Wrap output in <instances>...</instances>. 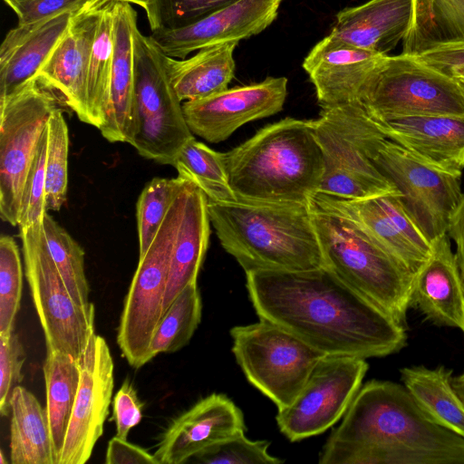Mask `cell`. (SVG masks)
Returning <instances> with one entry per match:
<instances>
[{"mask_svg":"<svg viewBox=\"0 0 464 464\" xmlns=\"http://www.w3.org/2000/svg\"><path fill=\"white\" fill-rule=\"evenodd\" d=\"M106 464H160L154 454L117 436L108 443Z\"/></svg>","mask_w":464,"mask_h":464,"instance_id":"obj_47","label":"cell"},{"mask_svg":"<svg viewBox=\"0 0 464 464\" xmlns=\"http://www.w3.org/2000/svg\"><path fill=\"white\" fill-rule=\"evenodd\" d=\"M80 365L81 380L58 464L86 463L109 414L113 361L103 337L92 335Z\"/></svg>","mask_w":464,"mask_h":464,"instance_id":"obj_16","label":"cell"},{"mask_svg":"<svg viewBox=\"0 0 464 464\" xmlns=\"http://www.w3.org/2000/svg\"><path fill=\"white\" fill-rule=\"evenodd\" d=\"M186 183L176 195L160 229L139 263L121 315L117 343L135 368L150 361V346L162 319L171 253L181 219Z\"/></svg>","mask_w":464,"mask_h":464,"instance_id":"obj_9","label":"cell"},{"mask_svg":"<svg viewBox=\"0 0 464 464\" xmlns=\"http://www.w3.org/2000/svg\"><path fill=\"white\" fill-rule=\"evenodd\" d=\"M232 352L247 381L277 407L290 405L324 355L285 328L260 319L230 330Z\"/></svg>","mask_w":464,"mask_h":464,"instance_id":"obj_10","label":"cell"},{"mask_svg":"<svg viewBox=\"0 0 464 464\" xmlns=\"http://www.w3.org/2000/svg\"><path fill=\"white\" fill-rule=\"evenodd\" d=\"M109 1L90 0L74 12L66 32L38 73L63 103L87 124L89 63L100 18Z\"/></svg>","mask_w":464,"mask_h":464,"instance_id":"obj_19","label":"cell"},{"mask_svg":"<svg viewBox=\"0 0 464 464\" xmlns=\"http://www.w3.org/2000/svg\"><path fill=\"white\" fill-rule=\"evenodd\" d=\"M142 402L133 385L126 380L112 401V419L116 423V436L127 440L130 430L140 422Z\"/></svg>","mask_w":464,"mask_h":464,"instance_id":"obj_45","label":"cell"},{"mask_svg":"<svg viewBox=\"0 0 464 464\" xmlns=\"http://www.w3.org/2000/svg\"><path fill=\"white\" fill-rule=\"evenodd\" d=\"M368 368L363 358L324 355L293 402L277 410L280 431L290 441H298L331 428L348 410Z\"/></svg>","mask_w":464,"mask_h":464,"instance_id":"obj_13","label":"cell"},{"mask_svg":"<svg viewBox=\"0 0 464 464\" xmlns=\"http://www.w3.org/2000/svg\"><path fill=\"white\" fill-rule=\"evenodd\" d=\"M208 198L193 182L187 180L181 219L173 244L162 317L179 293L197 283L208 250L210 235Z\"/></svg>","mask_w":464,"mask_h":464,"instance_id":"obj_27","label":"cell"},{"mask_svg":"<svg viewBox=\"0 0 464 464\" xmlns=\"http://www.w3.org/2000/svg\"><path fill=\"white\" fill-rule=\"evenodd\" d=\"M228 185L238 199L310 203L324 160L313 120L285 118L221 153Z\"/></svg>","mask_w":464,"mask_h":464,"instance_id":"obj_3","label":"cell"},{"mask_svg":"<svg viewBox=\"0 0 464 464\" xmlns=\"http://www.w3.org/2000/svg\"><path fill=\"white\" fill-rule=\"evenodd\" d=\"M0 463H1V464H5V463H7V460H5V459H4V454H3V452H2V451H1V460H0Z\"/></svg>","mask_w":464,"mask_h":464,"instance_id":"obj_51","label":"cell"},{"mask_svg":"<svg viewBox=\"0 0 464 464\" xmlns=\"http://www.w3.org/2000/svg\"><path fill=\"white\" fill-rule=\"evenodd\" d=\"M449 235L431 242L430 257L414 275L411 306L437 325L464 333V280Z\"/></svg>","mask_w":464,"mask_h":464,"instance_id":"obj_22","label":"cell"},{"mask_svg":"<svg viewBox=\"0 0 464 464\" xmlns=\"http://www.w3.org/2000/svg\"><path fill=\"white\" fill-rule=\"evenodd\" d=\"M47 249L73 301L94 309L89 300L90 286L84 271L82 247L47 212L42 221Z\"/></svg>","mask_w":464,"mask_h":464,"instance_id":"obj_35","label":"cell"},{"mask_svg":"<svg viewBox=\"0 0 464 464\" xmlns=\"http://www.w3.org/2000/svg\"><path fill=\"white\" fill-rule=\"evenodd\" d=\"M113 13V58L108 102L99 129L111 142L130 143L134 125V65L132 33L137 13L130 4L115 0Z\"/></svg>","mask_w":464,"mask_h":464,"instance_id":"obj_24","label":"cell"},{"mask_svg":"<svg viewBox=\"0 0 464 464\" xmlns=\"http://www.w3.org/2000/svg\"><path fill=\"white\" fill-rule=\"evenodd\" d=\"M237 44L232 42L208 46L185 59L166 55L167 68L179 100H198L227 90L235 74Z\"/></svg>","mask_w":464,"mask_h":464,"instance_id":"obj_28","label":"cell"},{"mask_svg":"<svg viewBox=\"0 0 464 464\" xmlns=\"http://www.w3.org/2000/svg\"><path fill=\"white\" fill-rule=\"evenodd\" d=\"M384 56L329 34L303 62L321 107L359 102L362 87Z\"/></svg>","mask_w":464,"mask_h":464,"instance_id":"obj_21","label":"cell"},{"mask_svg":"<svg viewBox=\"0 0 464 464\" xmlns=\"http://www.w3.org/2000/svg\"><path fill=\"white\" fill-rule=\"evenodd\" d=\"M313 121L324 160L319 193L350 199L400 193L372 162L388 138L360 102L321 107Z\"/></svg>","mask_w":464,"mask_h":464,"instance_id":"obj_6","label":"cell"},{"mask_svg":"<svg viewBox=\"0 0 464 464\" xmlns=\"http://www.w3.org/2000/svg\"><path fill=\"white\" fill-rule=\"evenodd\" d=\"M282 2L236 0L186 26L151 31L150 37L165 55L185 59L194 51L261 33L275 21Z\"/></svg>","mask_w":464,"mask_h":464,"instance_id":"obj_18","label":"cell"},{"mask_svg":"<svg viewBox=\"0 0 464 464\" xmlns=\"http://www.w3.org/2000/svg\"><path fill=\"white\" fill-rule=\"evenodd\" d=\"M58 102L59 94L38 75L0 100V215L12 226H18L26 176Z\"/></svg>","mask_w":464,"mask_h":464,"instance_id":"obj_11","label":"cell"},{"mask_svg":"<svg viewBox=\"0 0 464 464\" xmlns=\"http://www.w3.org/2000/svg\"><path fill=\"white\" fill-rule=\"evenodd\" d=\"M173 166L178 177L193 182L205 193L208 201L238 199L228 185L221 152L213 150L195 137L183 147Z\"/></svg>","mask_w":464,"mask_h":464,"instance_id":"obj_34","label":"cell"},{"mask_svg":"<svg viewBox=\"0 0 464 464\" xmlns=\"http://www.w3.org/2000/svg\"><path fill=\"white\" fill-rule=\"evenodd\" d=\"M90 0H25L5 4L15 13L18 24L46 20L66 11H74Z\"/></svg>","mask_w":464,"mask_h":464,"instance_id":"obj_44","label":"cell"},{"mask_svg":"<svg viewBox=\"0 0 464 464\" xmlns=\"http://www.w3.org/2000/svg\"><path fill=\"white\" fill-rule=\"evenodd\" d=\"M267 440H250L241 431L194 456L190 461L207 464H281L270 455Z\"/></svg>","mask_w":464,"mask_h":464,"instance_id":"obj_41","label":"cell"},{"mask_svg":"<svg viewBox=\"0 0 464 464\" xmlns=\"http://www.w3.org/2000/svg\"><path fill=\"white\" fill-rule=\"evenodd\" d=\"M119 1H125V2H128L130 4L137 5L140 6L141 8H143L145 10V8L147 7L150 0H119Z\"/></svg>","mask_w":464,"mask_h":464,"instance_id":"obj_50","label":"cell"},{"mask_svg":"<svg viewBox=\"0 0 464 464\" xmlns=\"http://www.w3.org/2000/svg\"><path fill=\"white\" fill-rule=\"evenodd\" d=\"M447 234L456 245L455 254L464 280V195L450 218Z\"/></svg>","mask_w":464,"mask_h":464,"instance_id":"obj_48","label":"cell"},{"mask_svg":"<svg viewBox=\"0 0 464 464\" xmlns=\"http://www.w3.org/2000/svg\"><path fill=\"white\" fill-rule=\"evenodd\" d=\"M415 57L464 87V45L439 47Z\"/></svg>","mask_w":464,"mask_h":464,"instance_id":"obj_46","label":"cell"},{"mask_svg":"<svg viewBox=\"0 0 464 464\" xmlns=\"http://www.w3.org/2000/svg\"><path fill=\"white\" fill-rule=\"evenodd\" d=\"M134 125L129 144L138 153L160 164H174L183 147L194 138L172 84L166 55L150 36L134 27Z\"/></svg>","mask_w":464,"mask_h":464,"instance_id":"obj_7","label":"cell"},{"mask_svg":"<svg viewBox=\"0 0 464 464\" xmlns=\"http://www.w3.org/2000/svg\"><path fill=\"white\" fill-rule=\"evenodd\" d=\"M452 386L464 401V375L460 374L456 377H452Z\"/></svg>","mask_w":464,"mask_h":464,"instance_id":"obj_49","label":"cell"},{"mask_svg":"<svg viewBox=\"0 0 464 464\" xmlns=\"http://www.w3.org/2000/svg\"><path fill=\"white\" fill-rule=\"evenodd\" d=\"M461 374H463V375H464V372H463Z\"/></svg>","mask_w":464,"mask_h":464,"instance_id":"obj_53","label":"cell"},{"mask_svg":"<svg viewBox=\"0 0 464 464\" xmlns=\"http://www.w3.org/2000/svg\"><path fill=\"white\" fill-rule=\"evenodd\" d=\"M23 292V269L18 246L7 235L0 238V335L14 333Z\"/></svg>","mask_w":464,"mask_h":464,"instance_id":"obj_39","label":"cell"},{"mask_svg":"<svg viewBox=\"0 0 464 464\" xmlns=\"http://www.w3.org/2000/svg\"><path fill=\"white\" fill-rule=\"evenodd\" d=\"M43 371L54 464H58L79 388L81 365L67 353L47 351Z\"/></svg>","mask_w":464,"mask_h":464,"instance_id":"obj_32","label":"cell"},{"mask_svg":"<svg viewBox=\"0 0 464 464\" xmlns=\"http://www.w3.org/2000/svg\"><path fill=\"white\" fill-rule=\"evenodd\" d=\"M312 210L324 266L405 324L415 274L352 220Z\"/></svg>","mask_w":464,"mask_h":464,"instance_id":"obj_5","label":"cell"},{"mask_svg":"<svg viewBox=\"0 0 464 464\" xmlns=\"http://www.w3.org/2000/svg\"><path fill=\"white\" fill-rule=\"evenodd\" d=\"M10 459L12 464H54L46 408L21 385L10 398Z\"/></svg>","mask_w":464,"mask_h":464,"instance_id":"obj_29","label":"cell"},{"mask_svg":"<svg viewBox=\"0 0 464 464\" xmlns=\"http://www.w3.org/2000/svg\"><path fill=\"white\" fill-rule=\"evenodd\" d=\"M5 3L6 2H9V1H14V2H19V1H25V0H3Z\"/></svg>","mask_w":464,"mask_h":464,"instance_id":"obj_52","label":"cell"},{"mask_svg":"<svg viewBox=\"0 0 464 464\" xmlns=\"http://www.w3.org/2000/svg\"><path fill=\"white\" fill-rule=\"evenodd\" d=\"M19 231L25 277L47 351H59L80 362L94 334V309L80 306L72 298L47 249L42 223Z\"/></svg>","mask_w":464,"mask_h":464,"instance_id":"obj_12","label":"cell"},{"mask_svg":"<svg viewBox=\"0 0 464 464\" xmlns=\"http://www.w3.org/2000/svg\"><path fill=\"white\" fill-rule=\"evenodd\" d=\"M464 45V0H412L402 53L419 55L445 46Z\"/></svg>","mask_w":464,"mask_h":464,"instance_id":"obj_30","label":"cell"},{"mask_svg":"<svg viewBox=\"0 0 464 464\" xmlns=\"http://www.w3.org/2000/svg\"><path fill=\"white\" fill-rule=\"evenodd\" d=\"M359 102L377 121L401 116H464V87L404 53L379 61L362 87Z\"/></svg>","mask_w":464,"mask_h":464,"instance_id":"obj_8","label":"cell"},{"mask_svg":"<svg viewBox=\"0 0 464 464\" xmlns=\"http://www.w3.org/2000/svg\"><path fill=\"white\" fill-rule=\"evenodd\" d=\"M287 95L285 77L227 89L206 98L184 102L187 124L193 134L218 143L246 122L282 111Z\"/></svg>","mask_w":464,"mask_h":464,"instance_id":"obj_17","label":"cell"},{"mask_svg":"<svg viewBox=\"0 0 464 464\" xmlns=\"http://www.w3.org/2000/svg\"><path fill=\"white\" fill-rule=\"evenodd\" d=\"M372 162L397 188L402 205L431 243L448 231L463 193L459 175L430 166L386 140Z\"/></svg>","mask_w":464,"mask_h":464,"instance_id":"obj_14","label":"cell"},{"mask_svg":"<svg viewBox=\"0 0 464 464\" xmlns=\"http://www.w3.org/2000/svg\"><path fill=\"white\" fill-rule=\"evenodd\" d=\"M201 311L198 284H190L163 315L150 346V360L159 353H174L187 345L200 323Z\"/></svg>","mask_w":464,"mask_h":464,"instance_id":"obj_36","label":"cell"},{"mask_svg":"<svg viewBox=\"0 0 464 464\" xmlns=\"http://www.w3.org/2000/svg\"><path fill=\"white\" fill-rule=\"evenodd\" d=\"M401 380L420 409L437 424L464 438V401L452 386V370L411 365Z\"/></svg>","mask_w":464,"mask_h":464,"instance_id":"obj_31","label":"cell"},{"mask_svg":"<svg viewBox=\"0 0 464 464\" xmlns=\"http://www.w3.org/2000/svg\"><path fill=\"white\" fill-rule=\"evenodd\" d=\"M47 149L48 128L46 125L24 182L19 215V228L29 227L34 223H42L43 218L47 212L45 207Z\"/></svg>","mask_w":464,"mask_h":464,"instance_id":"obj_42","label":"cell"},{"mask_svg":"<svg viewBox=\"0 0 464 464\" xmlns=\"http://www.w3.org/2000/svg\"><path fill=\"white\" fill-rule=\"evenodd\" d=\"M245 430L241 410L226 395L212 393L171 422L154 456L160 464L185 463L208 448Z\"/></svg>","mask_w":464,"mask_h":464,"instance_id":"obj_20","label":"cell"},{"mask_svg":"<svg viewBox=\"0 0 464 464\" xmlns=\"http://www.w3.org/2000/svg\"><path fill=\"white\" fill-rule=\"evenodd\" d=\"M115 0L104 6L92 48L87 79L90 125L98 129L104 122L113 58V13Z\"/></svg>","mask_w":464,"mask_h":464,"instance_id":"obj_33","label":"cell"},{"mask_svg":"<svg viewBox=\"0 0 464 464\" xmlns=\"http://www.w3.org/2000/svg\"><path fill=\"white\" fill-rule=\"evenodd\" d=\"M321 464H464V438L435 423L403 384L360 388L323 447Z\"/></svg>","mask_w":464,"mask_h":464,"instance_id":"obj_2","label":"cell"},{"mask_svg":"<svg viewBox=\"0 0 464 464\" xmlns=\"http://www.w3.org/2000/svg\"><path fill=\"white\" fill-rule=\"evenodd\" d=\"M183 179L154 178L142 189L136 207L139 257L143 256L156 237Z\"/></svg>","mask_w":464,"mask_h":464,"instance_id":"obj_38","label":"cell"},{"mask_svg":"<svg viewBox=\"0 0 464 464\" xmlns=\"http://www.w3.org/2000/svg\"><path fill=\"white\" fill-rule=\"evenodd\" d=\"M25 353L14 333L0 335V413L10 414V398L14 388L22 382Z\"/></svg>","mask_w":464,"mask_h":464,"instance_id":"obj_43","label":"cell"},{"mask_svg":"<svg viewBox=\"0 0 464 464\" xmlns=\"http://www.w3.org/2000/svg\"><path fill=\"white\" fill-rule=\"evenodd\" d=\"M260 319L289 331L324 355L384 357L407 343L405 324L328 267L246 273Z\"/></svg>","mask_w":464,"mask_h":464,"instance_id":"obj_1","label":"cell"},{"mask_svg":"<svg viewBox=\"0 0 464 464\" xmlns=\"http://www.w3.org/2000/svg\"><path fill=\"white\" fill-rule=\"evenodd\" d=\"M378 122L388 140L420 161L461 176L464 169V116H401Z\"/></svg>","mask_w":464,"mask_h":464,"instance_id":"obj_23","label":"cell"},{"mask_svg":"<svg viewBox=\"0 0 464 464\" xmlns=\"http://www.w3.org/2000/svg\"><path fill=\"white\" fill-rule=\"evenodd\" d=\"M76 10L46 20L17 24L0 47V100L36 77L66 32Z\"/></svg>","mask_w":464,"mask_h":464,"instance_id":"obj_25","label":"cell"},{"mask_svg":"<svg viewBox=\"0 0 464 464\" xmlns=\"http://www.w3.org/2000/svg\"><path fill=\"white\" fill-rule=\"evenodd\" d=\"M411 14L412 0H369L341 10L330 33L358 47L388 55L406 35Z\"/></svg>","mask_w":464,"mask_h":464,"instance_id":"obj_26","label":"cell"},{"mask_svg":"<svg viewBox=\"0 0 464 464\" xmlns=\"http://www.w3.org/2000/svg\"><path fill=\"white\" fill-rule=\"evenodd\" d=\"M236 0H150L145 8L151 31L193 24Z\"/></svg>","mask_w":464,"mask_h":464,"instance_id":"obj_40","label":"cell"},{"mask_svg":"<svg viewBox=\"0 0 464 464\" xmlns=\"http://www.w3.org/2000/svg\"><path fill=\"white\" fill-rule=\"evenodd\" d=\"M401 195L350 199L317 192L310 205L352 220L415 274L430 257L432 245L406 212Z\"/></svg>","mask_w":464,"mask_h":464,"instance_id":"obj_15","label":"cell"},{"mask_svg":"<svg viewBox=\"0 0 464 464\" xmlns=\"http://www.w3.org/2000/svg\"><path fill=\"white\" fill-rule=\"evenodd\" d=\"M222 247L245 273L324 266L310 203L208 200Z\"/></svg>","mask_w":464,"mask_h":464,"instance_id":"obj_4","label":"cell"},{"mask_svg":"<svg viewBox=\"0 0 464 464\" xmlns=\"http://www.w3.org/2000/svg\"><path fill=\"white\" fill-rule=\"evenodd\" d=\"M47 128L45 207L58 211L66 200L69 151L68 127L59 107L52 111Z\"/></svg>","mask_w":464,"mask_h":464,"instance_id":"obj_37","label":"cell"}]
</instances>
